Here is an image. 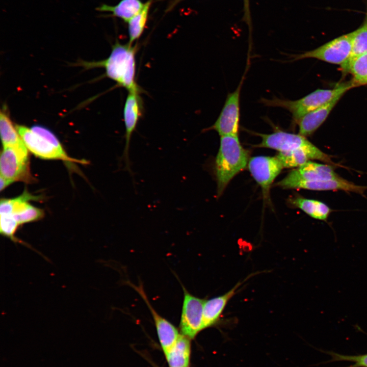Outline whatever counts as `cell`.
Instances as JSON below:
<instances>
[{"label":"cell","mask_w":367,"mask_h":367,"mask_svg":"<svg viewBox=\"0 0 367 367\" xmlns=\"http://www.w3.org/2000/svg\"><path fill=\"white\" fill-rule=\"evenodd\" d=\"M352 52L350 33L339 36L314 49L293 56V61L307 58L317 59L344 66Z\"/></svg>","instance_id":"277c9868"},{"label":"cell","mask_w":367,"mask_h":367,"mask_svg":"<svg viewBox=\"0 0 367 367\" xmlns=\"http://www.w3.org/2000/svg\"><path fill=\"white\" fill-rule=\"evenodd\" d=\"M306 189L313 191L342 190L363 195L367 186L356 185L340 177L328 180L297 182L290 185L287 189Z\"/></svg>","instance_id":"2e32d148"},{"label":"cell","mask_w":367,"mask_h":367,"mask_svg":"<svg viewBox=\"0 0 367 367\" xmlns=\"http://www.w3.org/2000/svg\"><path fill=\"white\" fill-rule=\"evenodd\" d=\"M152 1L148 0L145 3L143 9L127 22L129 43L133 44L143 34L147 23Z\"/></svg>","instance_id":"603a6c76"},{"label":"cell","mask_w":367,"mask_h":367,"mask_svg":"<svg viewBox=\"0 0 367 367\" xmlns=\"http://www.w3.org/2000/svg\"><path fill=\"white\" fill-rule=\"evenodd\" d=\"M292 204L310 217L320 220L326 221L331 212L327 204L317 200L297 197L292 200Z\"/></svg>","instance_id":"44dd1931"},{"label":"cell","mask_w":367,"mask_h":367,"mask_svg":"<svg viewBox=\"0 0 367 367\" xmlns=\"http://www.w3.org/2000/svg\"><path fill=\"white\" fill-rule=\"evenodd\" d=\"M248 164L252 176L261 188L264 196L267 197L271 185L283 168L282 164L276 156H254Z\"/></svg>","instance_id":"30bf717a"},{"label":"cell","mask_w":367,"mask_h":367,"mask_svg":"<svg viewBox=\"0 0 367 367\" xmlns=\"http://www.w3.org/2000/svg\"><path fill=\"white\" fill-rule=\"evenodd\" d=\"M244 78L245 74L236 89L228 94L217 119L206 130H214L220 136H238L240 119V95Z\"/></svg>","instance_id":"5b68a950"},{"label":"cell","mask_w":367,"mask_h":367,"mask_svg":"<svg viewBox=\"0 0 367 367\" xmlns=\"http://www.w3.org/2000/svg\"><path fill=\"white\" fill-rule=\"evenodd\" d=\"M181 285L184 299L179 329L181 334L192 339L204 329L203 310L205 300L192 295Z\"/></svg>","instance_id":"8992f818"},{"label":"cell","mask_w":367,"mask_h":367,"mask_svg":"<svg viewBox=\"0 0 367 367\" xmlns=\"http://www.w3.org/2000/svg\"><path fill=\"white\" fill-rule=\"evenodd\" d=\"M190 338L180 334L171 348L164 353L169 367H188L191 352Z\"/></svg>","instance_id":"d6986e66"},{"label":"cell","mask_w":367,"mask_h":367,"mask_svg":"<svg viewBox=\"0 0 367 367\" xmlns=\"http://www.w3.org/2000/svg\"><path fill=\"white\" fill-rule=\"evenodd\" d=\"M16 128L28 149L37 157L45 160L74 161L65 150L58 149L31 128L20 125Z\"/></svg>","instance_id":"7c38bea8"},{"label":"cell","mask_w":367,"mask_h":367,"mask_svg":"<svg viewBox=\"0 0 367 367\" xmlns=\"http://www.w3.org/2000/svg\"><path fill=\"white\" fill-rule=\"evenodd\" d=\"M340 177L330 165L309 161L292 170L276 185L287 189L290 185L297 182L328 180Z\"/></svg>","instance_id":"ba28073f"},{"label":"cell","mask_w":367,"mask_h":367,"mask_svg":"<svg viewBox=\"0 0 367 367\" xmlns=\"http://www.w3.org/2000/svg\"><path fill=\"white\" fill-rule=\"evenodd\" d=\"M138 45L121 44L118 41L113 45L108 58L98 62H85L83 66L88 68L102 67L106 70L107 76L125 88L128 92L142 90L136 82V55Z\"/></svg>","instance_id":"6da1fadb"},{"label":"cell","mask_w":367,"mask_h":367,"mask_svg":"<svg viewBox=\"0 0 367 367\" xmlns=\"http://www.w3.org/2000/svg\"><path fill=\"white\" fill-rule=\"evenodd\" d=\"M0 129L3 147L12 148L22 156L29 158L28 148L16 127L7 115L3 112L0 114Z\"/></svg>","instance_id":"ac0fdd59"},{"label":"cell","mask_w":367,"mask_h":367,"mask_svg":"<svg viewBox=\"0 0 367 367\" xmlns=\"http://www.w3.org/2000/svg\"><path fill=\"white\" fill-rule=\"evenodd\" d=\"M143 102L139 92H128L123 109V119L125 128V144L121 160L124 163L123 170L132 176L133 172L129 158L131 138L142 114Z\"/></svg>","instance_id":"52a82bcc"},{"label":"cell","mask_w":367,"mask_h":367,"mask_svg":"<svg viewBox=\"0 0 367 367\" xmlns=\"http://www.w3.org/2000/svg\"><path fill=\"white\" fill-rule=\"evenodd\" d=\"M342 68L351 74L354 87L367 85V54L350 59Z\"/></svg>","instance_id":"7402d4cb"},{"label":"cell","mask_w":367,"mask_h":367,"mask_svg":"<svg viewBox=\"0 0 367 367\" xmlns=\"http://www.w3.org/2000/svg\"><path fill=\"white\" fill-rule=\"evenodd\" d=\"M13 183L12 181L8 180L2 176H0V190L2 191L9 185Z\"/></svg>","instance_id":"4316f807"},{"label":"cell","mask_w":367,"mask_h":367,"mask_svg":"<svg viewBox=\"0 0 367 367\" xmlns=\"http://www.w3.org/2000/svg\"><path fill=\"white\" fill-rule=\"evenodd\" d=\"M144 299L150 311L154 320L157 335L164 353L168 351L174 344L180 334L178 329L167 319L160 316L152 307L147 298L142 286L132 285Z\"/></svg>","instance_id":"5bb4252c"},{"label":"cell","mask_w":367,"mask_h":367,"mask_svg":"<svg viewBox=\"0 0 367 367\" xmlns=\"http://www.w3.org/2000/svg\"><path fill=\"white\" fill-rule=\"evenodd\" d=\"M255 134L261 138V142L256 145V147L271 148L279 152L292 151L314 145L305 137L299 134H295L278 129L271 134Z\"/></svg>","instance_id":"4fadbf2b"},{"label":"cell","mask_w":367,"mask_h":367,"mask_svg":"<svg viewBox=\"0 0 367 367\" xmlns=\"http://www.w3.org/2000/svg\"><path fill=\"white\" fill-rule=\"evenodd\" d=\"M355 87L352 81L342 83L330 89H317L297 100H291L274 97L262 98L260 102L272 107H280L291 113L294 122L307 113L326 104L337 97H342L348 90Z\"/></svg>","instance_id":"3957f363"},{"label":"cell","mask_w":367,"mask_h":367,"mask_svg":"<svg viewBox=\"0 0 367 367\" xmlns=\"http://www.w3.org/2000/svg\"><path fill=\"white\" fill-rule=\"evenodd\" d=\"M144 4L141 0H121L115 6L101 4L96 10L111 12L109 16L118 17L127 22L143 9Z\"/></svg>","instance_id":"ffe728a7"},{"label":"cell","mask_w":367,"mask_h":367,"mask_svg":"<svg viewBox=\"0 0 367 367\" xmlns=\"http://www.w3.org/2000/svg\"><path fill=\"white\" fill-rule=\"evenodd\" d=\"M342 97H337L326 104L307 113L296 123L299 134L305 137L312 135L323 123Z\"/></svg>","instance_id":"e0dca14e"},{"label":"cell","mask_w":367,"mask_h":367,"mask_svg":"<svg viewBox=\"0 0 367 367\" xmlns=\"http://www.w3.org/2000/svg\"><path fill=\"white\" fill-rule=\"evenodd\" d=\"M31 129L35 133L45 139L58 149L64 150L56 136L46 128L39 125H35L33 126Z\"/></svg>","instance_id":"d4e9b609"},{"label":"cell","mask_w":367,"mask_h":367,"mask_svg":"<svg viewBox=\"0 0 367 367\" xmlns=\"http://www.w3.org/2000/svg\"><path fill=\"white\" fill-rule=\"evenodd\" d=\"M248 162V152L241 145L238 136H220L214 167L217 197L221 196L230 180L246 168Z\"/></svg>","instance_id":"7a4b0ae2"},{"label":"cell","mask_w":367,"mask_h":367,"mask_svg":"<svg viewBox=\"0 0 367 367\" xmlns=\"http://www.w3.org/2000/svg\"><path fill=\"white\" fill-rule=\"evenodd\" d=\"M335 360L350 361L355 363L351 367H367V354L359 356H348L334 354Z\"/></svg>","instance_id":"484cf974"},{"label":"cell","mask_w":367,"mask_h":367,"mask_svg":"<svg viewBox=\"0 0 367 367\" xmlns=\"http://www.w3.org/2000/svg\"><path fill=\"white\" fill-rule=\"evenodd\" d=\"M249 277H247L244 280L239 282L225 294L205 300L203 310L204 329L216 326L220 323L221 316L228 301L234 296L239 288Z\"/></svg>","instance_id":"9a60e30c"},{"label":"cell","mask_w":367,"mask_h":367,"mask_svg":"<svg viewBox=\"0 0 367 367\" xmlns=\"http://www.w3.org/2000/svg\"><path fill=\"white\" fill-rule=\"evenodd\" d=\"M184 0H173L169 5L166 11L169 12L173 9L178 3Z\"/></svg>","instance_id":"83f0119b"},{"label":"cell","mask_w":367,"mask_h":367,"mask_svg":"<svg viewBox=\"0 0 367 367\" xmlns=\"http://www.w3.org/2000/svg\"><path fill=\"white\" fill-rule=\"evenodd\" d=\"M1 175L14 182L33 180L31 174L29 158H25L10 147H3L0 159Z\"/></svg>","instance_id":"8fae6325"},{"label":"cell","mask_w":367,"mask_h":367,"mask_svg":"<svg viewBox=\"0 0 367 367\" xmlns=\"http://www.w3.org/2000/svg\"><path fill=\"white\" fill-rule=\"evenodd\" d=\"M350 33L352 52L349 60L367 54V13L362 24L357 29Z\"/></svg>","instance_id":"cb8c5ba5"},{"label":"cell","mask_w":367,"mask_h":367,"mask_svg":"<svg viewBox=\"0 0 367 367\" xmlns=\"http://www.w3.org/2000/svg\"><path fill=\"white\" fill-rule=\"evenodd\" d=\"M38 197L24 192L20 196L12 199H2L0 214L12 215L19 225L33 222L41 219L44 212L30 204V200H37Z\"/></svg>","instance_id":"9c48e42d"}]
</instances>
